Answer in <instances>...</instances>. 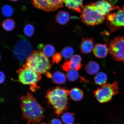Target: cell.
I'll use <instances>...</instances> for the list:
<instances>
[{
  "label": "cell",
  "instance_id": "27",
  "mask_svg": "<svg viewBox=\"0 0 124 124\" xmlns=\"http://www.w3.org/2000/svg\"><path fill=\"white\" fill-rule=\"evenodd\" d=\"M24 33L26 36L31 37L34 34L35 28L33 26L30 24H28L25 26L23 29Z\"/></svg>",
  "mask_w": 124,
  "mask_h": 124
},
{
  "label": "cell",
  "instance_id": "28",
  "mask_svg": "<svg viewBox=\"0 0 124 124\" xmlns=\"http://www.w3.org/2000/svg\"><path fill=\"white\" fill-rule=\"evenodd\" d=\"M62 59V56L61 54L58 53L55 54L53 57V62H55L58 64L61 61Z\"/></svg>",
  "mask_w": 124,
  "mask_h": 124
},
{
  "label": "cell",
  "instance_id": "32",
  "mask_svg": "<svg viewBox=\"0 0 124 124\" xmlns=\"http://www.w3.org/2000/svg\"><path fill=\"white\" fill-rule=\"evenodd\" d=\"M10 1H16L18 0H10Z\"/></svg>",
  "mask_w": 124,
  "mask_h": 124
},
{
  "label": "cell",
  "instance_id": "26",
  "mask_svg": "<svg viewBox=\"0 0 124 124\" xmlns=\"http://www.w3.org/2000/svg\"><path fill=\"white\" fill-rule=\"evenodd\" d=\"M62 119L63 122L66 124H72L74 121L73 114L69 112L64 113L62 116Z\"/></svg>",
  "mask_w": 124,
  "mask_h": 124
},
{
  "label": "cell",
  "instance_id": "34",
  "mask_svg": "<svg viewBox=\"0 0 124 124\" xmlns=\"http://www.w3.org/2000/svg\"><path fill=\"white\" fill-rule=\"evenodd\" d=\"M73 124V123H72V124Z\"/></svg>",
  "mask_w": 124,
  "mask_h": 124
},
{
  "label": "cell",
  "instance_id": "5",
  "mask_svg": "<svg viewBox=\"0 0 124 124\" xmlns=\"http://www.w3.org/2000/svg\"><path fill=\"white\" fill-rule=\"evenodd\" d=\"M19 39L14 47L13 54L15 57L22 63L33 52V48L30 42L22 35H18Z\"/></svg>",
  "mask_w": 124,
  "mask_h": 124
},
{
  "label": "cell",
  "instance_id": "11",
  "mask_svg": "<svg viewBox=\"0 0 124 124\" xmlns=\"http://www.w3.org/2000/svg\"><path fill=\"white\" fill-rule=\"evenodd\" d=\"M94 4L99 13L104 16L108 15L111 11L118 8L115 7L108 0H100Z\"/></svg>",
  "mask_w": 124,
  "mask_h": 124
},
{
  "label": "cell",
  "instance_id": "23",
  "mask_svg": "<svg viewBox=\"0 0 124 124\" xmlns=\"http://www.w3.org/2000/svg\"><path fill=\"white\" fill-rule=\"evenodd\" d=\"M74 53L73 49L70 46H68L62 49L61 52V54L64 58L68 59L72 58Z\"/></svg>",
  "mask_w": 124,
  "mask_h": 124
},
{
  "label": "cell",
  "instance_id": "9",
  "mask_svg": "<svg viewBox=\"0 0 124 124\" xmlns=\"http://www.w3.org/2000/svg\"><path fill=\"white\" fill-rule=\"evenodd\" d=\"M63 0H32L34 7L46 12L54 11L64 5Z\"/></svg>",
  "mask_w": 124,
  "mask_h": 124
},
{
  "label": "cell",
  "instance_id": "25",
  "mask_svg": "<svg viewBox=\"0 0 124 124\" xmlns=\"http://www.w3.org/2000/svg\"><path fill=\"white\" fill-rule=\"evenodd\" d=\"M1 11L2 15L7 17L12 16L14 12L13 8L8 5H5L3 6L1 8Z\"/></svg>",
  "mask_w": 124,
  "mask_h": 124
},
{
  "label": "cell",
  "instance_id": "16",
  "mask_svg": "<svg viewBox=\"0 0 124 124\" xmlns=\"http://www.w3.org/2000/svg\"><path fill=\"white\" fill-rule=\"evenodd\" d=\"M100 68V66L97 62L91 61L86 64L85 69L88 74L91 75H93L98 73Z\"/></svg>",
  "mask_w": 124,
  "mask_h": 124
},
{
  "label": "cell",
  "instance_id": "20",
  "mask_svg": "<svg viewBox=\"0 0 124 124\" xmlns=\"http://www.w3.org/2000/svg\"><path fill=\"white\" fill-rule=\"evenodd\" d=\"M107 80V76L105 73L103 72H98L94 78V82L96 84L101 86L106 84Z\"/></svg>",
  "mask_w": 124,
  "mask_h": 124
},
{
  "label": "cell",
  "instance_id": "17",
  "mask_svg": "<svg viewBox=\"0 0 124 124\" xmlns=\"http://www.w3.org/2000/svg\"><path fill=\"white\" fill-rule=\"evenodd\" d=\"M55 18L57 23L62 25H64L69 22L70 17L68 12L61 11L57 14Z\"/></svg>",
  "mask_w": 124,
  "mask_h": 124
},
{
  "label": "cell",
  "instance_id": "10",
  "mask_svg": "<svg viewBox=\"0 0 124 124\" xmlns=\"http://www.w3.org/2000/svg\"><path fill=\"white\" fill-rule=\"evenodd\" d=\"M107 19L108 26L111 31H115L118 28L124 26V7L116 12L108 14Z\"/></svg>",
  "mask_w": 124,
  "mask_h": 124
},
{
  "label": "cell",
  "instance_id": "4",
  "mask_svg": "<svg viewBox=\"0 0 124 124\" xmlns=\"http://www.w3.org/2000/svg\"><path fill=\"white\" fill-rule=\"evenodd\" d=\"M81 13L82 21L87 25H98L103 23L105 19V16L99 13L94 3L86 5L83 7Z\"/></svg>",
  "mask_w": 124,
  "mask_h": 124
},
{
  "label": "cell",
  "instance_id": "6",
  "mask_svg": "<svg viewBox=\"0 0 124 124\" xmlns=\"http://www.w3.org/2000/svg\"><path fill=\"white\" fill-rule=\"evenodd\" d=\"M119 92L118 84L116 81L111 84H105L94 91V96L100 103L110 101L113 96Z\"/></svg>",
  "mask_w": 124,
  "mask_h": 124
},
{
  "label": "cell",
  "instance_id": "18",
  "mask_svg": "<svg viewBox=\"0 0 124 124\" xmlns=\"http://www.w3.org/2000/svg\"><path fill=\"white\" fill-rule=\"evenodd\" d=\"M69 94L71 99L74 101L81 100L84 95L83 91L78 88H73L70 91Z\"/></svg>",
  "mask_w": 124,
  "mask_h": 124
},
{
  "label": "cell",
  "instance_id": "33",
  "mask_svg": "<svg viewBox=\"0 0 124 124\" xmlns=\"http://www.w3.org/2000/svg\"><path fill=\"white\" fill-rule=\"evenodd\" d=\"M44 124V123H43V124Z\"/></svg>",
  "mask_w": 124,
  "mask_h": 124
},
{
  "label": "cell",
  "instance_id": "14",
  "mask_svg": "<svg viewBox=\"0 0 124 124\" xmlns=\"http://www.w3.org/2000/svg\"><path fill=\"white\" fill-rule=\"evenodd\" d=\"M94 42L91 38H83L80 46V48L82 53L88 54L92 52L94 48Z\"/></svg>",
  "mask_w": 124,
  "mask_h": 124
},
{
  "label": "cell",
  "instance_id": "7",
  "mask_svg": "<svg viewBox=\"0 0 124 124\" xmlns=\"http://www.w3.org/2000/svg\"><path fill=\"white\" fill-rule=\"evenodd\" d=\"M18 74V81L25 85H29L32 91L36 88H39L36 83L41 78V74L38 73L23 66L17 71Z\"/></svg>",
  "mask_w": 124,
  "mask_h": 124
},
{
  "label": "cell",
  "instance_id": "15",
  "mask_svg": "<svg viewBox=\"0 0 124 124\" xmlns=\"http://www.w3.org/2000/svg\"><path fill=\"white\" fill-rule=\"evenodd\" d=\"M81 63L78 62L74 60L71 59L67 61L62 65V67L65 71L68 72L71 69H75L77 70H79L82 67Z\"/></svg>",
  "mask_w": 124,
  "mask_h": 124
},
{
  "label": "cell",
  "instance_id": "8",
  "mask_svg": "<svg viewBox=\"0 0 124 124\" xmlns=\"http://www.w3.org/2000/svg\"><path fill=\"white\" fill-rule=\"evenodd\" d=\"M108 52L112 58L118 61L124 62V37H119L111 41Z\"/></svg>",
  "mask_w": 124,
  "mask_h": 124
},
{
  "label": "cell",
  "instance_id": "1",
  "mask_svg": "<svg viewBox=\"0 0 124 124\" xmlns=\"http://www.w3.org/2000/svg\"><path fill=\"white\" fill-rule=\"evenodd\" d=\"M21 108L23 118L28 124H35L41 121L44 117L45 110L37 101L33 95L28 93L21 97Z\"/></svg>",
  "mask_w": 124,
  "mask_h": 124
},
{
  "label": "cell",
  "instance_id": "22",
  "mask_svg": "<svg viewBox=\"0 0 124 124\" xmlns=\"http://www.w3.org/2000/svg\"><path fill=\"white\" fill-rule=\"evenodd\" d=\"M43 52L46 57H50L55 54V48L51 45H46L43 48Z\"/></svg>",
  "mask_w": 124,
  "mask_h": 124
},
{
  "label": "cell",
  "instance_id": "13",
  "mask_svg": "<svg viewBox=\"0 0 124 124\" xmlns=\"http://www.w3.org/2000/svg\"><path fill=\"white\" fill-rule=\"evenodd\" d=\"M93 53L95 56L97 58H103L107 55L108 49L106 44H97L94 46Z\"/></svg>",
  "mask_w": 124,
  "mask_h": 124
},
{
  "label": "cell",
  "instance_id": "29",
  "mask_svg": "<svg viewBox=\"0 0 124 124\" xmlns=\"http://www.w3.org/2000/svg\"><path fill=\"white\" fill-rule=\"evenodd\" d=\"M50 124H62L61 121L58 119H54L51 121Z\"/></svg>",
  "mask_w": 124,
  "mask_h": 124
},
{
  "label": "cell",
  "instance_id": "21",
  "mask_svg": "<svg viewBox=\"0 0 124 124\" xmlns=\"http://www.w3.org/2000/svg\"><path fill=\"white\" fill-rule=\"evenodd\" d=\"M2 25L5 30L10 31L15 29V24L13 20L9 18L4 20L2 23Z\"/></svg>",
  "mask_w": 124,
  "mask_h": 124
},
{
  "label": "cell",
  "instance_id": "24",
  "mask_svg": "<svg viewBox=\"0 0 124 124\" xmlns=\"http://www.w3.org/2000/svg\"><path fill=\"white\" fill-rule=\"evenodd\" d=\"M79 73L75 69H71L67 72L66 77L69 81L73 82L77 80L79 77Z\"/></svg>",
  "mask_w": 124,
  "mask_h": 124
},
{
  "label": "cell",
  "instance_id": "31",
  "mask_svg": "<svg viewBox=\"0 0 124 124\" xmlns=\"http://www.w3.org/2000/svg\"><path fill=\"white\" fill-rule=\"evenodd\" d=\"M109 2L112 4H115L117 2L118 0H108Z\"/></svg>",
  "mask_w": 124,
  "mask_h": 124
},
{
  "label": "cell",
  "instance_id": "2",
  "mask_svg": "<svg viewBox=\"0 0 124 124\" xmlns=\"http://www.w3.org/2000/svg\"><path fill=\"white\" fill-rule=\"evenodd\" d=\"M70 92L68 90L58 86L49 90L47 92L46 98L53 107L55 114L58 116L68 109V96Z\"/></svg>",
  "mask_w": 124,
  "mask_h": 124
},
{
  "label": "cell",
  "instance_id": "3",
  "mask_svg": "<svg viewBox=\"0 0 124 124\" xmlns=\"http://www.w3.org/2000/svg\"><path fill=\"white\" fill-rule=\"evenodd\" d=\"M23 66L40 74L46 73L51 67L47 57L40 50L34 51Z\"/></svg>",
  "mask_w": 124,
  "mask_h": 124
},
{
  "label": "cell",
  "instance_id": "30",
  "mask_svg": "<svg viewBox=\"0 0 124 124\" xmlns=\"http://www.w3.org/2000/svg\"><path fill=\"white\" fill-rule=\"evenodd\" d=\"M0 83L1 84L5 80V76L3 72H0Z\"/></svg>",
  "mask_w": 124,
  "mask_h": 124
},
{
  "label": "cell",
  "instance_id": "19",
  "mask_svg": "<svg viewBox=\"0 0 124 124\" xmlns=\"http://www.w3.org/2000/svg\"><path fill=\"white\" fill-rule=\"evenodd\" d=\"M52 81L54 83L58 84H63L66 83V77L65 75L61 72H56L52 76Z\"/></svg>",
  "mask_w": 124,
  "mask_h": 124
},
{
  "label": "cell",
  "instance_id": "12",
  "mask_svg": "<svg viewBox=\"0 0 124 124\" xmlns=\"http://www.w3.org/2000/svg\"><path fill=\"white\" fill-rule=\"evenodd\" d=\"M63 2L68 8L81 13L83 8V0H63Z\"/></svg>",
  "mask_w": 124,
  "mask_h": 124
}]
</instances>
